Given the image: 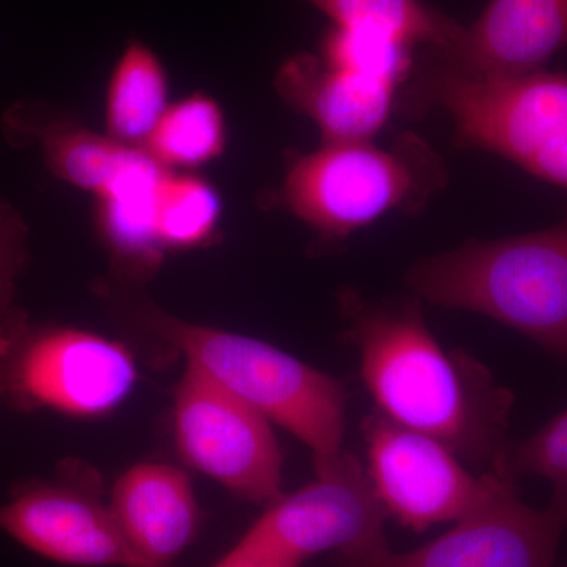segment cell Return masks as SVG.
Masks as SVG:
<instances>
[{
  "instance_id": "23",
  "label": "cell",
  "mask_w": 567,
  "mask_h": 567,
  "mask_svg": "<svg viewBox=\"0 0 567 567\" xmlns=\"http://www.w3.org/2000/svg\"><path fill=\"white\" fill-rule=\"evenodd\" d=\"M28 264V224L13 205L0 199V317L14 308L17 282Z\"/></svg>"
},
{
  "instance_id": "4",
  "label": "cell",
  "mask_w": 567,
  "mask_h": 567,
  "mask_svg": "<svg viewBox=\"0 0 567 567\" xmlns=\"http://www.w3.org/2000/svg\"><path fill=\"white\" fill-rule=\"evenodd\" d=\"M137 382L121 342L65 324L32 322L21 309L0 317V390L20 410L74 417L107 415Z\"/></svg>"
},
{
  "instance_id": "13",
  "label": "cell",
  "mask_w": 567,
  "mask_h": 567,
  "mask_svg": "<svg viewBox=\"0 0 567 567\" xmlns=\"http://www.w3.org/2000/svg\"><path fill=\"white\" fill-rule=\"evenodd\" d=\"M110 507L142 567H174L199 525L188 476L167 464L132 466L115 483Z\"/></svg>"
},
{
  "instance_id": "16",
  "label": "cell",
  "mask_w": 567,
  "mask_h": 567,
  "mask_svg": "<svg viewBox=\"0 0 567 567\" xmlns=\"http://www.w3.org/2000/svg\"><path fill=\"white\" fill-rule=\"evenodd\" d=\"M169 169L151 158L141 147L132 162L96 196V223L115 267L140 279L151 276L163 262L156 240V200Z\"/></svg>"
},
{
  "instance_id": "17",
  "label": "cell",
  "mask_w": 567,
  "mask_h": 567,
  "mask_svg": "<svg viewBox=\"0 0 567 567\" xmlns=\"http://www.w3.org/2000/svg\"><path fill=\"white\" fill-rule=\"evenodd\" d=\"M169 82L158 55L140 40L130 41L107 82V134L141 147L169 107Z\"/></svg>"
},
{
  "instance_id": "5",
  "label": "cell",
  "mask_w": 567,
  "mask_h": 567,
  "mask_svg": "<svg viewBox=\"0 0 567 567\" xmlns=\"http://www.w3.org/2000/svg\"><path fill=\"white\" fill-rule=\"evenodd\" d=\"M442 163L420 137L393 151L369 142L323 144L300 156L284 182V200L327 238H342L391 210L423 204L442 185Z\"/></svg>"
},
{
  "instance_id": "2",
  "label": "cell",
  "mask_w": 567,
  "mask_h": 567,
  "mask_svg": "<svg viewBox=\"0 0 567 567\" xmlns=\"http://www.w3.org/2000/svg\"><path fill=\"white\" fill-rule=\"evenodd\" d=\"M406 284L429 303L492 317L567 363V218L427 257Z\"/></svg>"
},
{
  "instance_id": "19",
  "label": "cell",
  "mask_w": 567,
  "mask_h": 567,
  "mask_svg": "<svg viewBox=\"0 0 567 567\" xmlns=\"http://www.w3.org/2000/svg\"><path fill=\"white\" fill-rule=\"evenodd\" d=\"M334 22V28H372L390 33L409 47L427 44L445 50L464 25L423 0H305Z\"/></svg>"
},
{
  "instance_id": "21",
  "label": "cell",
  "mask_w": 567,
  "mask_h": 567,
  "mask_svg": "<svg viewBox=\"0 0 567 567\" xmlns=\"http://www.w3.org/2000/svg\"><path fill=\"white\" fill-rule=\"evenodd\" d=\"M412 47L372 28H334L323 40L322 59L330 65L398 84L410 69Z\"/></svg>"
},
{
  "instance_id": "18",
  "label": "cell",
  "mask_w": 567,
  "mask_h": 567,
  "mask_svg": "<svg viewBox=\"0 0 567 567\" xmlns=\"http://www.w3.org/2000/svg\"><path fill=\"white\" fill-rule=\"evenodd\" d=\"M226 121L219 104L204 93H194L169 104L141 148L177 173L212 163L226 148Z\"/></svg>"
},
{
  "instance_id": "9",
  "label": "cell",
  "mask_w": 567,
  "mask_h": 567,
  "mask_svg": "<svg viewBox=\"0 0 567 567\" xmlns=\"http://www.w3.org/2000/svg\"><path fill=\"white\" fill-rule=\"evenodd\" d=\"M567 527V492L554 491L546 507L522 502L509 470L495 494L445 535L410 551L388 544L338 555L334 567H551Z\"/></svg>"
},
{
  "instance_id": "6",
  "label": "cell",
  "mask_w": 567,
  "mask_h": 567,
  "mask_svg": "<svg viewBox=\"0 0 567 567\" xmlns=\"http://www.w3.org/2000/svg\"><path fill=\"white\" fill-rule=\"evenodd\" d=\"M424 84L464 144L498 153L567 192V74L473 80L434 63Z\"/></svg>"
},
{
  "instance_id": "10",
  "label": "cell",
  "mask_w": 567,
  "mask_h": 567,
  "mask_svg": "<svg viewBox=\"0 0 567 567\" xmlns=\"http://www.w3.org/2000/svg\"><path fill=\"white\" fill-rule=\"evenodd\" d=\"M369 470L388 517L424 532L470 516L486 505L507 473L505 462L475 476L432 436L375 413L363 424Z\"/></svg>"
},
{
  "instance_id": "1",
  "label": "cell",
  "mask_w": 567,
  "mask_h": 567,
  "mask_svg": "<svg viewBox=\"0 0 567 567\" xmlns=\"http://www.w3.org/2000/svg\"><path fill=\"white\" fill-rule=\"evenodd\" d=\"M350 338L380 415L473 464H502L513 394L468 354L446 352L415 305L354 312Z\"/></svg>"
},
{
  "instance_id": "7",
  "label": "cell",
  "mask_w": 567,
  "mask_h": 567,
  "mask_svg": "<svg viewBox=\"0 0 567 567\" xmlns=\"http://www.w3.org/2000/svg\"><path fill=\"white\" fill-rule=\"evenodd\" d=\"M386 517L363 465L342 453L316 483L270 503L234 548L301 566L324 551L352 555L382 546Z\"/></svg>"
},
{
  "instance_id": "12",
  "label": "cell",
  "mask_w": 567,
  "mask_h": 567,
  "mask_svg": "<svg viewBox=\"0 0 567 567\" xmlns=\"http://www.w3.org/2000/svg\"><path fill=\"white\" fill-rule=\"evenodd\" d=\"M567 50V0H491L435 63L473 80H506L544 70Z\"/></svg>"
},
{
  "instance_id": "24",
  "label": "cell",
  "mask_w": 567,
  "mask_h": 567,
  "mask_svg": "<svg viewBox=\"0 0 567 567\" xmlns=\"http://www.w3.org/2000/svg\"><path fill=\"white\" fill-rule=\"evenodd\" d=\"M212 567H301L281 561V559L259 557V555L245 554V551L230 548L218 563Z\"/></svg>"
},
{
  "instance_id": "8",
  "label": "cell",
  "mask_w": 567,
  "mask_h": 567,
  "mask_svg": "<svg viewBox=\"0 0 567 567\" xmlns=\"http://www.w3.org/2000/svg\"><path fill=\"white\" fill-rule=\"evenodd\" d=\"M174 434L193 468L240 498L268 506L282 495V456L270 421L189 365L175 391Z\"/></svg>"
},
{
  "instance_id": "3",
  "label": "cell",
  "mask_w": 567,
  "mask_h": 567,
  "mask_svg": "<svg viewBox=\"0 0 567 567\" xmlns=\"http://www.w3.org/2000/svg\"><path fill=\"white\" fill-rule=\"evenodd\" d=\"M145 317L153 331L185 354L189 368L303 442L315 456L317 475L344 453L346 391L338 379L259 339L151 309Z\"/></svg>"
},
{
  "instance_id": "20",
  "label": "cell",
  "mask_w": 567,
  "mask_h": 567,
  "mask_svg": "<svg viewBox=\"0 0 567 567\" xmlns=\"http://www.w3.org/2000/svg\"><path fill=\"white\" fill-rule=\"evenodd\" d=\"M221 218V199L210 183L169 171L156 200V240L164 254L199 248L212 240Z\"/></svg>"
},
{
  "instance_id": "25",
  "label": "cell",
  "mask_w": 567,
  "mask_h": 567,
  "mask_svg": "<svg viewBox=\"0 0 567 567\" xmlns=\"http://www.w3.org/2000/svg\"><path fill=\"white\" fill-rule=\"evenodd\" d=\"M0 402H3V394H2V390H0Z\"/></svg>"
},
{
  "instance_id": "14",
  "label": "cell",
  "mask_w": 567,
  "mask_h": 567,
  "mask_svg": "<svg viewBox=\"0 0 567 567\" xmlns=\"http://www.w3.org/2000/svg\"><path fill=\"white\" fill-rule=\"evenodd\" d=\"M276 89L319 125L323 144H341L368 142L385 125L395 84L300 54L284 63Z\"/></svg>"
},
{
  "instance_id": "11",
  "label": "cell",
  "mask_w": 567,
  "mask_h": 567,
  "mask_svg": "<svg viewBox=\"0 0 567 567\" xmlns=\"http://www.w3.org/2000/svg\"><path fill=\"white\" fill-rule=\"evenodd\" d=\"M0 528L40 557L74 567H142L110 505L82 483L32 480L0 505Z\"/></svg>"
},
{
  "instance_id": "22",
  "label": "cell",
  "mask_w": 567,
  "mask_h": 567,
  "mask_svg": "<svg viewBox=\"0 0 567 567\" xmlns=\"http://www.w3.org/2000/svg\"><path fill=\"white\" fill-rule=\"evenodd\" d=\"M505 465L517 481L546 477L554 491L567 492V409L520 445L509 447Z\"/></svg>"
},
{
  "instance_id": "26",
  "label": "cell",
  "mask_w": 567,
  "mask_h": 567,
  "mask_svg": "<svg viewBox=\"0 0 567 567\" xmlns=\"http://www.w3.org/2000/svg\"><path fill=\"white\" fill-rule=\"evenodd\" d=\"M567 567V566H566Z\"/></svg>"
},
{
  "instance_id": "15",
  "label": "cell",
  "mask_w": 567,
  "mask_h": 567,
  "mask_svg": "<svg viewBox=\"0 0 567 567\" xmlns=\"http://www.w3.org/2000/svg\"><path fill=\"white\" fill-rule=\"evenodd\" d=\"M2 133L13 147L37 148L55 178L95 197L110 188L137 151L33 100L14 103L3 114Z\"/></svg>"
}]
</instances>
